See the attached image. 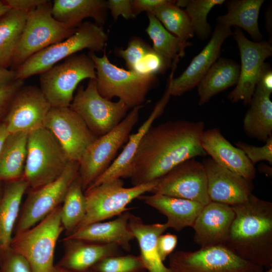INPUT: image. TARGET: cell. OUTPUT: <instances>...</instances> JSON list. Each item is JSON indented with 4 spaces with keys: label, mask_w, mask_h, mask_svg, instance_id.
<instances>
[{
    "label": "cell",
    "mask_w": 272,
    "mask_h": 272,
    "mask_svg": "<svg viewBox=\"0 0 272 272\" xmlns=\"http://www.w3.org/2000/svg\"><path fill=\"white\" fill-rule=\"evenodd\" d=\"M205 123L185 120L152 125L143 136L125 178L132 186L158 180L174 167L207 153L201 144Z\"/></svg>",
    "instance_id": "6da1fadb"
},
{
    "label": "cell",
    "mask_w": 272,
    "mask_h": 272,
    "mask_svg": "<svg viewBox=\"0 0 272 272\" xmlns=\"http://www.w3.org/2000/svg\"><path fill=\"white\" fill-rule=\"evenodd\" d=\"M232 207L235 218L225 246L250 263L272 267V203L252 194Z\"/></svg>",
    "instance_id": "7a4b0ae2"
},
{
    "label": "cell",
    "mask_w": 272,
    "mask_h": 272,
    "mask_svg": "<svg viewBox=\"0 0 272 272\" xmlns=\"http://www.w3.org/2000/svg\"><path fill=\"white\" fill-rule=\"evenodd\" d=\"M107 40L108 35L102 26L91 22H83L70 37L37 52L19 65L15 70L16 79L24 81L40 75L83 49L95 53L104 51Z\"/></svg>",
    "instance_id": "3957f363"
},
{
    "label": "cell",
    "mask_w": 272,
    "mask_h": 272,
    "mask_svg": "<svg viewBox=\"0 0 272 272\" xmlns=\"http://www.w3.org/2000/svg\"><path fill=\"white\" fill-rule=\"evenodd\" d=\"M93 60L96 71L97 88L104 98L117 97L129 109L143 105L148 92L156 85L155 75H141L125 70L111 63L105 50L102 56L95 52L88 54Z\"/></svg>",
    "instance_id": "277c9868"
},
{
    "label": "cell",
    "mask_w": 272,
    "mask_h": 272,
    "mask_svg": "<svg viewBox=\"0 0 272 272\" xmlns=\"http://www.w3.org/2000/svg\"><path fill=\"white\" fill-rule=\"evenodd\" d=\"M69 162L62 148L48 129L42 127L28 133L23 177L31 189L57 179Z\"/></svg>",
    "instance_id": "5b68a950"
},
{
    "label": "cell",
    "mask_w": 272,
    "mask_h": 272,
    "mask_svg": "<svg viewBox=\"0 0 272 272\" xmlns=\"http://www.w3.org/2000/svg\"><path fill=\"white\" fill-rule=\"evenodd\" d=\"M63 230L59 206L33 227L15 234L10 247L28 261L33 272H51L55 246Z\"/></svg>",
    "instance_id": "8992f818"
},
{
    "label": "cell",
    "mask_w": 272,
    "mask_h": 272,
    "mask_svg": "<svg viewBox=\"0 0 272 272\" xmlns=\"http://www.w3.org/2000/svg\"><path fill=\"white\" fill-rule=\"evenodd\" d=\"M52 2L47 1L28 13L11 65L16 70L29 57L70 37L77 28H69L54 18Z\"/></svg>",
    "instance_id": "52a82bcc"
},
{
    "label": "cell",
    "mask_w": 272,
    "mask_h": 272,
    "mask_svg": "<svg viewBox=\"0 0 272 272\" xmlns=\"http://www.w3.org/2000/svg\"><path fill=\"white\" fill-rule=\"evenodd\" d=\"M143 105L132 108L113 129L98 137L86 150L79 161V176L84 191L103 174L115 160L137 123Z\"/></svg>",
    "instance_id": "ba28073f"
},
{
    "label": "cell",
    "mask_w": 272,
    "mask_h": 272,
    "mask_svg": "<svg viewBox=\"0 0 272 272\" xmlns=\"http://www.w3.org/2000/svg\"><path fill=\"white\" fill-rule=\"evenodd\" d=\"M87 79H96L95 63L88 54H75L40 74V88L51 107H67L79 84Z\"/></svg>",
    "instance_id": "9c48e42d"
},
{
    "label": "cell",
    "mask_w": 272,
    "mask_h": 272,
    "mask_svg": "<svg viewBox=\"0 0 272 272\" xmlns=\"http://www.w3.org/2000/svg\"><path fill=\"white\" fill-rule=\"evenodd\" d=\"M158 181L124 187L122 179H118L88 188L84 191L86 215L74 231L89 224L118 216L128 211L129 209L126 206L145 193L152 192Z\"/></svg>",
    "instance_id": "30bf717a"
},
{
    "label": "cell",
    "mask_w": 272,
    "mask_h": 272,
    "mask_svg": "<svg viewBox=\"0 0 272 272\" xmlns=\"http://www.w3.org/2000/svg\"><path fill=\"white\" fill-rule=\"evenodd\" d=\"M69 107L97 137L116 127L129 109L121 100L113 102L102 97L98 91L96 79H90L85 88L78 87Z\"/></svg>",
    "instance_id": "8fae6325"
},
{
    "label": "cell",
    "mask_w": 272,
    "mask_h": 272,
    "mask_svg": "<svg viewBox=\"0 0 272 272\" xmlns=\"http://www.w3.org/2000/svg\"><path fill=\"white\" fill-rule=\"evenodd\" d=\"M79 163L69 162L54 181L31 189L23 203L15 226V234L33 227L61 206L72 182L79 176Z\"/></svg>",
    "instance_id": "7c38bea8"
},
{
    "label": "cell",
    "mask_w": 272,
    "mask_h": 272,
    "mask_svg": "<svg viewBox=\"0 0 272 272\" xmlns=\"http://www.w3.org/2000/svg\"><path fill=\"white\" fill-rule=\"evenodd\" d=\"M168 257L172 272H261L263 268L244 260L225 246L178 251Z\"/></svg>",
    "instance_id": "4fadbf2b"
},
{
    "label": "cell",
    "mask_w": 272,
    "mask_h": 272,
    "mask_svg": "<svg viewBox=\"0 0 272 272\" xmlns=\"http://www.w3.org/2000/svg\"><path fill=\"white\" fill-rule=\"evenodd\" d=\"M44 127L55 137L70 162H79L87 148L98 138L70 107H51Z\"/></svg>",
    "instance_id": "5bb4252c"
},
{
    "label": "cell",
    "mask_w": 272,
    "mask_h": 272,
    "mask_svg": "<svg viewBox=\"0 0 272 272\" xmlns=\"http://www.w3.org/2000/svg\"><path fill=\"white\" fill-rule=\"evenodd\" d=\"M151 192L191 200L203 206L211 201L204 166L195 158L179 164L159 178Z\"/></svg>",
    "instance_id": "9a60e30c"
},
{
    "label": "cell",
    "mask_w": 272,
    "mask_h": 272,
    "mask_svg": "<svg viewBox=\"0 0 272 272\" xmlns=\"http://www.w3.org/2000/svg\"><path fill=\"white\" fill-rule=\"evenodd\" d=\"M233 35L239 50L241 65L237 83L228 98L233 103L242 101L245 105H248L264 61L272 54V47L269 42L249 40L241 29L237 27Z\"/></svg>",
    "instance_id": "2e32d148"
},
{
    "label": "cell",
    "mask_w": 272,
    "mask_h": 272,
    "mask_svg": "<svg viewBox=\"0 0 272 272\" xmlns=\"http://www.w3.org/2000/svg\"><path fill=\"white\" fill-rule=\"evenodd\" d=\"M51 108L40 88L23 85L14 97L3 122L9 133H29L44 127Z\"/></svg>",
    "instance_id": "e0dca14e"
},
{
    "label": "cell",
    "mask_w": 272,
    "mask_h": 272,
    "mask_svg": "<svg viewBox=\"0 0 272 272\" xmlns=\"http://www.w3.org/2000/svg\"><path fill=\"white\" fill-rule=\"evenodd\" d=\"M232 35L233 32L230 27L217 24L207 44L176 78H173V75L178 61H174L168 82L171 96H181L197 87L209 70L219 59L224 42Z\"/></svg>",
    "instance_id": "ac0fdd59"
},
{
    "label": "cell",
    "mask_w": 272,
    "mask_h": 272,
    "mask_svg": "<svg viewBox=\"0 0 272 272\" xmlns=\"http://www.w3.org/2000/svg\"><path fill=\"white\" fill-rule=\"evenodd\" d=\"M202 163L207 174L211 201L235 206L246 201L252 194V180L219 165L211 158L205 159Z\"/></svg>",
    "instance_id": "d6986e66"
},
{
    "label": "cell",
    "mask_w": 272,
    "mask_h": 272,
    "mask_svg": "<svg viewBox=\"0 0 272 272\" xmlns=\"http://www.w3.org/2000/svg\"><path fill=\"white\" fill-rule=\"evenodd\" d=\"M234 218L232 206L210 201L203 207L192 226L194 242L200 248L225 246Z\"/></svg>",
    "instance_id": "ffe728a7"
},
{
    "label": "cell",
    "mask_w": 272,
    "mask_h": 272,
    "mask_svg": "<svg viewBox=\"0 0 272 272\" xmlns=\"http://www.w3.org/2000/svg\"><path fill=\"white\" fill-rule=\"evenodd\" d=\"M201 146L211 158L219 165L249 180L256 175L254 165L245 153L233 146L218 128L204 130L201 138Z\"/></svg>",
    "instance_id": "44dd1931"
},
{
    "label": "cell",
    "mask_w": 272,
    "mask_h": 272,
    "mask_svg": "<svg viewBox=\"0 0 272 272\" xmlns=\"http://www.w3.org/2000/svg\"><path fill=\"white\" fill-rule=\"evenodd\" d=\"M170 96V87L167 84L164 93L156 103L147 119L140 126L137 132L130 134L127 142L120 154L115 159L109 167L88 188L97 186L104 182L126 177L129 166L143 136L154 121L163 113Z\"/></svg>",
    "instance_id": "7402d4cb"
},
{
    "label": "cell",
    "mask_w": 272,
    "mask_h": 272,
    "mask_svg": "<svg viewBox=\"0 0 272 272\" xmlns=\"http://www.w3.org/2000/svg\"><path fill=\"white\" fill-rule=\"evenodd\" d=\"M129 215L130 213L127 211L113 220L89 224L74 231L65 238L101 244H114L129 251L130 242L134 239L128 226Z\"/></svg>",
    "instance_id": "603a6c76"
},
{
    "label": "cell",
    "mask_w": 272,
    "mask_h": 272,
    "mask_svg": "<svg viewBox=\"0 0 272 272\" xmlns=\"http://www.w3.org/2000/svg\"><path fill=\"white\" fill-rule=\"evenodd\" d=\"M63 241L64 253L56 265L77 272H87L102 259L119 255V247L114 244L65 238Z\"/></svg>",
    "instance_id": "cb8c5ba5"
},
{
    "label": "cell",
    "mask_w": 272,
    "mask_h": 272,
    "mask_svg": "<svg viewBox=\"0 0 272 272\" xmlns=\"http://www.w3.org/2000/svg\"><path fill=\"white\" fill-rule=\"evenodd\" d=\"M138 199L165 216L168 228H173L177 231L187 227H192L205 206L197 201L160 193L143 194Z\"/></svg>",
    "instance_id": "d4e9b609"
},
{
    "label": "cell",
    "mask_w": 272,
    "mask_h": 272,
    "mask_svg": "<svg viewBox=\"0 0 272 272\" xmlns=\"http://www.w3.org/2000/svg\"><path fill=\"white\" fill-rule=\"evenodd\" d=\"M107 1L104 0H54L51 12L54 18L69 28L76 29L86 18L94 19L102 26L107 20Z\"/></svg>",
    "instance_id": "484cf974"
},
{
    "label": "cell",
    "mask_w": 272,
    "mask_h": 272,
    "mask_svg": "<svg viewBox=\"0 0 272 272\" xmlns=\"http://www.w3.org/2000/svg\"><path fill=\"white\" fill-rule=\"evenodd\" d=\"M128 226L138 241L145 269L148 272H172L161 259L157 246L159 236L168 228L166 223L145 224L140 217L130 213Z\"/></svg>",
    "instance_id": "4316f807"
},
{
    "label": "cell",
    "mask_w": 272,
    "mask_h": 272,
    "mask_svg": "<svg viewBox=\"0 0 272 272\" xmlns=\"http://www.w3.org/2000/svg\"><path fill=\"white\" fill-rule=\"evenodd\" d=\"M28 184L23 177L4 182L0 199V254L10 249L12 234Z\"/></svg>",
    "instance_id": "83f0119b"
},
{
    "label": "cell",
    "mask_w": 272,
    "mask_h": 272,
    "mask_svg": "<svg viewBox=\"0 0 272 272\" xmlns=\"http://www.w3.org/2000/svg\"><path fill=\"white\" fill-rule=\"evenodd\" d=\"M270 94L256 86L243 119L247 136L265 143L272 136V102Z\"/></svg>",
    "instance_id": "f1b7e54d"
},
{
    "label": "cell",
    "mask_w": 272,
    "mask_h": 272,
    "mask_svg": "<svg viewBox=\"0 0 272 272\" xmlns=\"http://www.w3.org/2000/svg\"><path fill=\"white\" fill-rule=\"evenodd\" d=\"M264 0H230L224 3L227 13L219 16L218 24L228 27L233 26L246 31L255 42L262 40L258 20Z\"/></svg>",
    "instance_id": "f546056e"
},
{
    "label": "cell",
    "mask_w": 272,
    "mask_h": 272,
    "mask_svg": "<svg viewBox=\"0 0 272 272\" xmlns=\"http://www.w3.org/2000/svg\"><path fill=\"white\" fill-rule=\"evenodd\" d=\"M240 74V65L226 58H219L198 83L199 105L207 103L213 97L236 85Z\"/></svg>",
    "instance_id": "4dcf8cb0"
},
{
    "label": "cell",
    "mask_w": 272,
    "mask_h": 272,
    "mask_svg": "<svg viewBox=\"0 0 272 272\" xmlns=\"http://www.w3.org/2000/svg\"><path fill=\"white\" fill-rule=\"evenodd\" d=\"M28 132L9 133L0 150V182L23 177L27 152Z\"/></svg>",
    "instance_id": "1f68e13d"
},
{
    "label": "cell",
    "mask_w": 272,
    "mask_h": 272,
    "mask_svg": "<svg viewBox=\"0 0 272 272\" xmlns=\"http://www.w3.org/2000/svg\"><path fill=\"white\" fill-rule=\"evenodd\" d=\"M28 13L11 9L0 17V68L11 66Z\"/></svg>",
    "instance_id": "d6a6232c"
},
{
    "label": "cell",
    "mask_w": 272,
    "mask_h": 272,
    "mask_svg": "<svg viewBox=\"0 0 272 272\" xmlns=\"http://www.w3.org/2000/svg\"><path fill=\"white\" fill-rule=\"evenodd\" d=\"M149 20L146 32L153 42V50L164 60L169 68L176 58L185 55L179 40L163 26L152 14H147Z\"/></svg>",
    "instance_id": "836d02e7"
},
{
    "label": "cell",
    "mask_w": 272,
    "mask_h": 272,
    "mask_svg": "<svg viewBox=\"0 0 272 272\" xmlns=\"http://www.w3.org/2000/svg\"><path fill=\"white\" fill-rule=\"evenodd\" d=\"M175 2V1L167 0L158 7L152 15L167 31L178 38L185 50L190 45L188 40L194 34L185 10L177 7Z\"/></svg>",
    "instance_id": "e575fe53"
},
{
    "label": "cell",
    "mask_w": 272,
    "mask_h": 272,
    "mask_svg": "<svg viewBox=\"0 0 272 272\" xmlns=\"http://www.w3.org/2000/svg\"><path fill=\"white\" fill-rule=\"evenodd\" d=\"M86 213V202L79 176L72 182L61 206V222L69 234L84 219Z\"/></svg>",
    "instance_id": "d590c367"
},
{
    "label": "cell",
    "mask_w": 272,
    "mask_h": 272,
    "mask_svg": "<svg viewBox=\"0 0 272 272\" xmlns=\"http://www.w3.org/2000/svg\"><path fill=\"white\" fill-rule=\"evenodd\" d=\"M224 0H191L186 7V13L194 33L198 38L205 40L212 34V28L208 23L207 16L217 5L224 3Z\"/></svg>",
    "instance_id": "8d00e7d4"
},
{
    "label": "cell",
    "mask_w": 272,
    "mask_h": 272,
    "mask_svg": "<svg viewBox=\"0 0 272 272\" xmlns=\"http://www.w3.org/2000/svg\"><path fill=\"white\" fill-rule=\"evenodd\" d=\"M91 272H144L140 255H116L107 257L94 265Z\"/></svg>",
    "instance_id": "74e56055"
},
{
    "label": "cell",
    "mask_w": 272,
    "mask_h": 272,
    "mask_svg": "<svg viewBox=\"0 0 272 272\" xmlns=\"http://www.w3.org/2000/svg\"><path fill=\"white\" fill-rule=\"evenodd\" d=\"M152 50V48L143 40L135 37L129 40L126 49L119 48L115 52L124 60L128 70L132 71L135 65Z\"/></svg>",
    "instance_id": "f35d334b"
},
{
    "label": "cell",
    "mask_w": 272,
    "mask_h": 272,
    "mask_svg": "<svg viewBox=\"0 0 272 272\" xmlns=\"http://www.w3.org/2000/svg\"><path fill=\"white\" fill-rule=\"evenodd\" d=\"M235 145L245 153L253 165L262 161L272 164V136L262 146L257 147L242 142H238Z\"/></svg>",
    "instance_id": "ab89813d"
},
{
    "label": "cell",
    "mask_w": 272,
    "mask_h": 272,
    "mask_svg": "<svg viewBox=\"0 0 272 272\" xmlns=\"http://www.w3.org/2000/svg\"><path fill=\"white\" fill-rule=\"evenodd\" d=\"M163 58L152 49L134 67L133 71L141 75L164 73L168 69Z\"/></svg>",
    "instance_id": "60d3db41"
},
{
    "label": "cell",
    "mask_w": 272,
    "mask_h": 272,
    "mask_svg": "<svg viewBox=\"0 0 272 272\" xmlns=\"http://www.w3.org/2000/svg\"><path fill=\"white\" fill-rule=\"evenodd\" d=\"M0 272H33L28 261L11 248L0 254Z\"/></svg>",
    "instance_id": "b9f144b4"
},
{
    "label": "cell",
    "mask_w": 272,
    "mask_h": 272,
    "mask_svg": "<svg viewBox=\"0 0 272 272\" xmlns=\"http://www.w3.org/2000/svg\"><path fill=\"white\" fill-rule=\"evenodd\" d=\"M23 85V80L16 79L0 89V124L3 122L14 97Z\"/></svg>",
    "instance_id": "7bdbcfd3"
},
{
    "label": "cell",
    "mask_w": 272,
    "mask_h": 272,
    "mask_svg": "<svg viewBox=\"0 0 272 272\" xmlns=\"http://www.w3.org/2000/svg\"><path fill=\"white\" fill-rule=\"evenodd\" d=\"M107 8L114 20L121 16L126 20L135 17L132 8L131 0H109Z\"/></svg>",
    "instance_id": "ee69618b"
},
{
    "label": "cell",
    "mask_w": 272,
    "mask_h": 272,
    "mask_svg": "<svg viewBox=\"0 0 272 272\" xmlns=\"http://www.w3.org/2000/svg\"><path fill=\"white\" fill-rule=\"evenodd\" d=\"M178 241L176 235L167 233L160 235L157 239V250L161 259L164 261L173 252Z\"/></svg>",
    "instance_id": "f6af8a7d"
},
{
    "label": "cell",
    "mask_w": 272,
    "mask_h": 272,
    "mask_svg": "<svg viewBox=\"0 0 272 272\" xmlns=\"http://www.w3.org/2000/svg\"><path fill=\"white\" fill-rule=\"evenodd\" d=\"M167 0H132V8L136 17L139 14L146 12L147 14H153L155 10Z\"/></svg>",
    "instance_id": "bcb514c9"
},
{
    "label": "cell",
    "mask_w": 272,
    "mask_h": 272,
    "mask_svg": "<svg viewBox=\"0 0 272 272\" xmlns=\"http://www.w3.org/2000/svg\"><path fill=\"white\" fill-rule=\"evenodd\" d=\"M256 86L271 94L272 92V70L269 64L264 62L259 74Z\"/></svg>",
    "instance_id": "7dc6e473"
},
{
    "label": "cell",
    "mask_w": 272,
    "mask_h": 272,
    "mask_svg": "<svg viewBox=\"0 0 272 272\" xmlns=\"http://www.w3.org/2000/svg\"><path fill=\"white\" fill-rule=\"evenodd\" d=\"M11 8L26 13H29L46 0H4Z\"/></svg>",
    "instance_id": "c3c4849f"
},
{
    "label": "cell",
    "mask_w": 272,
    "mask_h": 272,
    "mask_svg": "<svg viewBox=\"0 0 272 272\" xmlns=\"http://www.w3.org/2000/svg\"><path fill=\"white\" fill-rule=\"evenodd\" d=\"M16 80L15 70L0 68V89Z\"/></svg>",
    "instance_id": "681fc988"
},
{
    "label": "cell",
    "mask_w": 272,
    "mask_h": 272,
    "mask_svg": "<svg viewBox=\"0 0 272 272\" xmlns=\"http://www.w3.org/2000/svg\"><path fill=\"white\" fill-rule=\"evenodd\" d=\"M271 6H269L265 12V28L267 32L270 35L271 38L272 34V27H271Z\"/></svg>",
    "instance_id": "f907efd6"
},
{
    "label": "cell",
    "mask_w": 272,
    "mask_h": 272,
    "mask_svg": "<svg viewBox=\"0 0 272 272\" xmlns=\"http://www.w3.org/2000/svg\"><path fill=\"white\" fill-rule=\"evenodd\" d=\"M9 134L6 126L4 122L0 124V150L3 146V145Z\"/></svg>",
    "instance_id": "816d5d0a"
},
{
    "label": "cell",
    "mask_w": 272,
    "mask_h": 272,
    "mask_svg": "<svg viewBox=\"0 0 272 272\" xmlns=\"http://www.w3.org/2000/svg\"><path fill=\"white\" fill-rule=\"evenodd\" d=\"M11 8L4 2L0 0V17L10 10Z\"/></svg>",
    "instance_id": "f5cc1de1"
},
{
    "label": "cell",
    "mask_w": 272,
    "mask_h": 272,
    "mask_svg": "<svg viewBox=\"0 0 272 272\" xmlns=\"http://www.w3.org/2000/svg\"><path fill=\"white\" fill-rule=\"evenodd\" d=\"M51 272H77L57 265L54 266Z\"/></svg>",
    "instance_id": "db71d44e"
},
{
    "label": "cell",
    "mask_w": 272,
    "mask_h": 272,
    "mask_svg": "<svg viewBox=\"0 0 272 272\" xmlns=\"http://www.w3.org/2000/svg\"><path fill=\"white\" fill-rule=\"evenodd\" d=\"M189 1H190L187 0L175 1V5L180 8L184 7L186 8L189 4Z\"/></svg>",
    "instance_id": "11a10c76"
},
{
    "label": "cell",
    "mask_w": 272,
    "mask_h": 272,
    "mask_svg": "<svg viewBox=\"0 0 272 272\" xmlns=\"http://www.w3.org/2000/svg\"><path fill=\"white\" fill-rule=\"evenodd\" d=\"M4 187V182H0V199L2 197Z\"/></svg>",
    "instance_id": "9f6ffc18"
},
{
    "label": "cell",
    "mask_w": 272,
    "mask_h": 272,
    "mask_svg": "<svg viewBox=\"0 0 272 272\" xmlns=\"http://www.w3.org/2000/svg\"><path fill=\"white\" fill-rule=\"evenodd\" d=\"M261 272H272V267L268 268V269L266 271L262 270Z\"/></svg>",
    "instance_id": "6f0895ef"
},
{
    "label": "cell",
    "mask_w": 272,
    "mask_h": 272,
    "mask_svg": "<svg viewBox=\"0 0 272 272\" xmlns=\"http://www.w3.org/2000/svg\"><path fill=\"white\" fill-rule=\"evenodd\" d=\"M87 272H91V271H90V270H89V271H88Z\"/></svg>",
    "instance_id": "680465c9"
}]
</instances>
